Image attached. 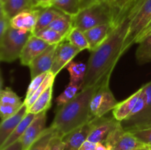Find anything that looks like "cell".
<instances>
[{
	"label": "cell",
	"instance_id": "1",
	"mask_svg": "<svg viewBox=\"0 0 151 150\" xmlns=\"http://www.w3.org/2000/svg\"><path fill=\"white\" fill-rule=\"evenodd\" d=\"M145 1V0H129L119 9L106 39L97 49L91 51L81 89L97 84L109 83L114 69L122 57L131 22Z\"/></svg>",
	"mask_w": 151,
	"mask_h": 150
},
{
	"label": "cell",
	"instance_id": "2",
	"mask_svg": "<svg viewBox=\"0 0 151 150\" xmlns=\"http://www.w3.org/2000/svg\"><path fill=\"white\" fill-rule=\"evenodd\" d=\"M101 85L97 84L83 88L71 101L58 107L50 125L56 133L63 137L94 119L90 111V103L94 94Z\"/></svg>",
	"mask_w": 151,
	"mask_h": 150
},
{
	"label": "cell",
	"instance_id": "3",
	"mask_svg": "<svg viewBox=\"0 0 151 150\" xmlns=\"http://www.w3.org/2000/svg\"><path fill=\"white\" fill-rule=\"evenodd\" d=\"M118 11L114 0L97 3L81 9L72 16V25L85 32L99 25L112 23Z\"/></svg>",
	"mask_w": 151,
	"mask_h": 150
},
{
	"label": "cell",
	"instance_id": "4",
	"mask_svg": "<svg viewBox=\"0 0 151 150\" xmlns=\"http://www.w3.org/2000/svg\"><path fill=\"white\" fill-rule=\"evenodd\" d=\"M32 34L10 26L5 33L0 37L1 61L12 63L20 58L24 46Z\"/></svg>",
	"mask_w": 151,
	"mask_h": 150
},
{
	"label": "cell",
	"instance_id": "5",
	"mask_svg": "<svg viewBox=\"0 0 151 150\" xmlns=\"http://www.w3.org/2000/svg\"><path fill=\"white\" fill-rule=\"evenodd\" d=\"M109 150H150L131 132L124 130L119 122L104 143Z\"/></svg>",
	"mask_w": 151,
	"mask_h": 150
},
{
	"label": "cell",
	"instance_id": "6",
	"mask_svg": "<svg viewBox=\"0 0 151 150\" xmlns=\"http://www.w3.org/2000/svg\"><path fill=\"white\" fill-rule=\"evenodd\" d=\"M145 101L142 110L134 117H128L120 121L126 132H132L151 127V81L145 84Z\"/></svg>",
	"mask_w": 151,
	"mask_h": 150
},
{
	"label": "cell",
	"instance_id": "7",
	"mask_svg": "<svg viewBox=\"0 0 151 150\" xmlns=\"http://www.w3.org/2000/svg\"><path fill=\"white\" fill-rule=\"evenodd\" d=\"M151 21V0H145L143 5L133 19L130 26L128 33L125 38L122 51L123 55L127 50L135 44L140 34L146 29Z\"/></svg>",
	"mask_w": 151,
	"mask_h": 150
},
{
	"label": "cell",
	"instance_id": "8",
	"mask_svg": "<svg viewBox=\"0 0 151 150\" xmlns=\"http://www.w3.org/2000/svg\"><path fill=\"white\" fill-rule=\"evenodd\" d=\"M117 104V100L109 88V83L103 84L91 99L90 103L91 116L93 119L103 117L113 110Z\"/></svg>",
	"mask_w": 151,
	"mask_h": 150
},
{
	"label": "cell",
	"instance_id": "9",
	"mask_svg": "<svg viewBox=\"0 0 151 150\" xmlns=\"http://www.w3.org/2000/svg\"><path fill=\"white\" fill-rule=\"evenodd\" d=\"M94 127L91 134L88 136V140L93 143H103L107 140L108 137L114 130L119 122L114 116L100 118H95L93 119Z\"/></svg>",
	"mask_w": 151,
	"mask_h": 150
},
{
	"label": "cell",
	"instance_id": "10",
	"mask_svg": "<svg viewBox=\"0 0 151 150\" xmlns=\"http://www.w3.org/2000/svg\"><path fill=\"white\" fill-rule=\"evenodd\" d=\"M81 51V50L77 49L66 40L59 44L55 54L54 61L51 69L52 73L55 76H57L58 74L63 68L66 67V66L72 61L74 57Z\"/></svg>",
	"mask_w": 151,
	"mask_h": 150
},
{
	"label": "cell",
	"instance_id": "11",
	"mask_svg": "<svg viewBox=\"0 0 151 150\" xmlns=\"http://www.w3.org/2000/svg\"><path fill=\"white\" fill-rule=\"evenodd\" d=\"M58 45V44L50 45L41 54L31 62L29 65L31 79H33L41 74L51 71Z\"/></svg>",
	"mask_w": 151,
	"mask_h": 150
},
{
	"label": "cell",
	"instance_id": "12",
	"mask_svg": "<svg viewBox=\"0 0 151 150\" xmlns=\"http://www.w3.org/2000/svg\"><path fill=\"white\" fill-rule=\"evenodd\" d=\"M47 111L41 112L36 114L35 119L31 122L24 135L20 138L21 142L23 145L24 150L29 149L34 141L38 139L40 135L47 129L46 128L47 118Z\"/></svg>",
	"mask_w": 151,
	"mask_h": 150
},
{
	"label": "cell",
	"instance_id": "13",
	"mask_svg": "<svg viewBox=\"0 0 151 150\" xmlns=\"http://www.w3.org/2000/svg\"><path fill=\"white\" fill-rule=\"evenodd\" d=\"M42 8L34 7L18 13L10 19V26L14 29L33 33Z\"/></svg>",
	"mask_w": 151,
	"mask_h": 150
},
{
	"label": "cell",
	"instance_id": "14",
	"mask_svg": "<svg viewBox=\"0 0 151 150\" xmlns=\"http://www.w3.org/2000/svg\"><path fill=\"white\" fill-rule=\"evenodd\" d=\"M94 127L93 120L74 129L63 137L64 150H78L83 144L87 141Z\"/></svg>",
	"mask_w": 151,
	"mask_h": 150
},
{
	"label": "cell",
	"instance_id": "15",
	"mask_svg": "<svg viewBox=\"0 0 151 150\" xmlns=\"http://www.w3.org/2000/svg\"><path fill=\"white\" fill-rule=\"evenodd\" d=\"M50 45L45 41L32 34L22 50V54L19 58L21 64L22 66H29L31 62L41 54Z\"/></svg>",
	"mask_w": 151,
	"mask_h": 150
},
{
	"label": "cell",
	"instance_id": "16",
	"mask_svg": "<svg viewBox=\"0 0 151 150\" xmlns=\"http://www.w3.org/2000/svg\"><path fill=\"white\" fill-rule=\"evenodd\" d=\"M27 113L28 108L24 102L23 105L16 114L1 121L0 124V146L5 142Z\"/></svg>",
	"mask_w": 151,
	"mask_h": 150
},
{
	"label": "cell",
	"instance_id": "17",
	"mask_svg": "<svg viewBox=\"0 0 151 150\" xmlns=\"http://www.w3.org/2000/svg\"><path fill=\"white\" fill-rule=\"evenodd\" d=\"M112 27V23L99 25L85 31L86 38L89 45V51L97 49L107 38Z\"/></svg>",
	"mask_w": 151,
	"mask_h": 150
},
{
	"label": "cell",
	"instance_id": "18",
	"mask_svg": "<svg viewBox=\"0 0 151 150\" xmlns=\"http://www.w3.org/2000/svg\"><path fill=\"white\" fill-rule=\"evenodd\" d=\"M142 91V87H141L138 91L134 93L126 99L118 102L117 105L113 110V116L116 120L122 121L131 114L139 98Z\"/></svg>",
	"mask_w": 151,
	"mask_h": 150
},
{
	"label": "cell",
	"instance_id": "19",
	"mask_svg": "<svg viewBox=\"0 0 151 150\" xmlns=\"http://www.w3.org/2000/svg\"><path fill=\"white\" fill-rule=\"evenodd\" d=\"M34 7L32 0H6L2 5H0V8L4 10L10 19L18 13Z\"/></svg>",
	"mask_w": 151,
	"mask_h": 150
},
{
	"label": "cell",
	"instance_id": "20",
	"mask_svg": "<svg viewBox=\"0 0 151 150\" xmlns=\"http://www.w3.org/2000/svg\"><path fill=\"white\" fill-rule=\"evenodd\" d=\"M36 114H34V113H29L28 112L27 114L25 116V117L22 119V121L20 122L19 125L17 126V127L14 129L13 132L11 133V135L8 137L7 140L5 141V142L2 144L1 146H0V150L3 149L5 147L11 145L13 143L16 142L17 141L20 140V138H22V135H24V133L25 132L26 129H27V127L29 126V125L30 124L31 122L33 121V119H35Z\"/></svg>",
	"mask_w": 151,
	"mask_h": 150
},
{
	"label": "cell",
	"instance_id": "21",
	"mask_svg": "<svg viewBox=\"0 0 151 150\" xmlns=\"http://www.w3.org/2000/svg\"><path fill=\"white\" fill-rule=\"evenodd\" d=\"M53 84L50 85L28 108L29 113L38 114L41 112L47 111L52 105V99Z\"/></svg>",
	"mask_w": 151,
	"mask_h": 150
},
{
	"label": "cell",
	"instance_id": "22",
	"mask_svg": "<svg viewBox=\"0 0 151 150\" xmlns=\"http://www.w3.org/2000/svg\"><path fill=\"white\" fill-rule=\"evenodd\" d=\"M61 13V11L55 8L54 7H49L42 9L32 34L35 35L39 31L48 27L52 21Z\"/></svg>",
	"mask_w": 151,
	"mask_h": 150
},
{
	"label": "cell",
	"instance_id": "23",
	"mask_svg": "<svg viewBox=\"0 0 151 150\" xmlns=\"http://www.w3.org/2000/svg\"><path fill=\"white\" fill-rule=\"evenodd\" d=\"M72 27V16L62 13L52 21L47 28L53 29L66 37Z\"/></svg>",
	"mask_w": 151,
	"mask_h": 150
},
{
	"label": "cell",
	"instance_id": "24",
	"mask_svg": "<svg viewBox=\"0 0 151 150\" xmlns=\"http://www.w3.org/2000/svg\"><path fill=\"white\" fill-rule=\"evenodd\" d=\"M136 51V60L139 65L151 62V33L143 38Z\"/></svg>",
	"mask_w": 151,
	"mask_h": 150
},
{
	"label": "cell",
	"instance_id": "25",
	"mask_svg": "<svg viewBox=\"0 0 151 150\" xmlns=\"http://www.w3.org/2000/svg\"><path fill=\"white\" fill-rule=\"evenodd\" d=\"M66 68L70 75V82L83 83L87 71V65L81 62H75L72 60Z\"/></svg>",
	"mask_w": 151,
	"mask_h": 150
},
{
	"label": "cell",
	"instance_id": "26",
	"mask_svg": "<svg viewBox=\"0 0 151 150\" xmlns=\"http://www.w3.org/2000/svg\"><path fill=\"white\" fill-rule=\"evenodd\" d=\"M66 41L81 51L84 49H89V45L87 41L84 32L76 27H72L70 32L66 37Z\"/></svg>",
	"mask_w": 151,
	"mask_h": 150
},
{
	"label": "cell",
	"instance_id": "27",
	"mask_svg": "<svg viewBox=\"0 0 151 150\" xmlns=\"http://www.w3.org/2000/svg\"><path fill=\"white\" fill-rule=\"evenodd\" d=\"M81 0H53L50 7H54L62 13L74 16L80 11Z\"/></svg>",
	"mask_w": 151,
	"mask_h": 150
},
{
	"label": "cell",
	"instance_id": "28",
	"mask_svg": "<svg viewBox=\"0 0 151 150\" xmlns=\"http://www.w3.org/2000/svg\"><path fill=\"white\" fill-rule=\"evenodd\" d=\"M83 84L76 82H69V85L66 86V89L56 98L55 101L58 107L65 104L72 99L79 93L82 88Z\"/></svg>",
	"mask_w": 151,
	"mask_h": 150
},
{
	"label": "cell",
	"instance_id": "29",
	"mask_svg": "<svg viewBox=\"0 0 151 150\" xmlns=\"http://www.w3.org/2000/svg\"><path fill=\"white\" fill-rule=\"evenodd\" d=\"M35 35L45 41L49 45L59 44L66 40V37L62 35L59 32L53 30V29H50V28H46V29H42V30L37 32L36 34H35Z\"/></svg>",
	"mask_w": 151,
	"mask_h": 150
},
{
	"label": "cell",
	"instance_id": "30",
	"mask_svg": "<svg viewBox=\"0 0 151 150\" xmlns=\"http://www.w3.org/2000/svg\"><path fill=\"white\" fill-rule=\"evenodd\" d=\"M55 133L54 128L50 126L44 131L38 139L34 141L28 150H46L49 143Z\"/></svg>",
	"mask_w": 151,
	"mask_h": 150
},
{
	"label": "cell",
	"instance_id": "31",
	"mask_svg": "<svg viewBox=\"0 0 151 150\" xmlns=\"http://www.w3.org/2000/svg\"><path fill=\"white\" fill-rule=\"evenodd\" d=\"M23 104L24 101L11 88H1L0 91V104L22 106Z\"/></svg>",
	"mask_w": 151,
	"mask_h": 150
},
{
	"label": "cell",
	"instance_id": "32",
	"mask_svg": "<svg viewBox=\"0 0 151 150\" xmlns=\"http://www.w3.org/2000/svg\"><path fill=\"white\" fill-rule=\"evenodd\" d=\"M55 78V76L51 71L49 72L48 75H47V77L45 78V79H44V82H42V84L40 85L39 88L35 91V93H34L28 99L24 101V104L27 105V108H29V107H30L31 106H32V104L35 102V100H36L37 99H38V97H39L40 96H41V94H42L50 86V85L54 84Z\"/></svg>",
	"mask_w": 151,
	"mask_h": 150
},
{
	"label": "cell",
	"instance_id": "33",
	"mask_svg": "<svg viewBox=\"0 0 151 150\" xmlns=\"http://www.w3.org/2000/svg\"><path fill=\"white\" fill-rule=\"evenodd\" d=\"M49 72H47V73L41 74L38 75V76H35L33 79H32L31 80L30 84L29 85L27 88V94L26 97H25V99L27 100L32 95V94L35 93V91L38 89L40 87V85L42 84V82H44V80L45 79V78L47 77V76L48 75Z\"/></svg>",
	"mask_w": 151,
	"mask_h": 150
},
{
	"label": "cell",
	"instance_id": "34",
	"mask_svg": "<svg viewBox=\"0 0 151 150\" xmlns=\"http://www.w3.org/2000/svg\"><path fill=\"white\" fill-rule=\"evenodd\" d=\"M46 150H64L63 137L55 133L49 143Z\"/></svg>",
	"mask_w": 151,
	"mask_h": 150
},
{
	"label": "cell",
	"instance_id": "35",
	"mask_svg": "<svg viewBox=\"0 0 151 150\" xmlns=\"http://www.w3.org/2000/svg\"><path fill=\"white\" fill-rule=\"evenodd\" d=\"M131 133L143 144H147V145L151 144V127L148 129L135 131Z\"/></svg>",
	"mask_w": 151,
	"mask_h": 150
},
{
	"label": "cell",
	"instance_id": "36",
	"mask_svg": "<svg viewBox=\"0 0 151 150\" xmlns=\"http://www.w3.org/2000/svg\"><path fill=\"white\" fill-rule=\"evenodd\" d=\"M10 26V19L0 8V37L2 36Z\"/></svg>",
	"mask_w": 151,
	"mask_h": 150
},
{
	"label": "cell",
	"instance_id": "37",
	"mask_svg": "<svg viewBox=\"0 0 151 150\" xmlns=\"http://www.w3.org/2000/svg\"><path fill=\"white\" fill-rule=\"evenodd\" d=\"M106 1H112V0H81L80 1V8L81 10V9L86 8V7H88V6L92 5V4Z\"/></svg>",
	"mask_w": 151,
	"mask_h": 150
},
{
	"label": "cell",
	"instance_id": "38",
	"mask_svg": "<svg viewBox=\"0 0 151 150\" xmlns=\"http://www.w3.org/2000/svg\"><path fill=\"white\" fill-rule=\"evenodd\" d=\"M96 144H97L87 140L81 145V146L80 147L78 150H94L95 149Z\"/></svg>",
	"mask_w": 151,
	"mask_h": 150
},
{
	"label": "cell",
	"instance_id": "39",
	"mask_svg": "<svg viewBox=\"0 0 151 150\" xmlns=\"http://www.w3.org/2000/svg\"><path fill=\"white\" fill-rule=\"evenodd\" d=\"M1 150H24V149L22 143L21 142L20 140H19L16 142L12 144L11 145L5 147L4 149Z\"/></svg>",
	"mask_w": 151,
	"mask_h": 150
},
{
	"label": "cell",
	"instance_id": "40",
	"mask_svg": "<svg viewBox=\"0 0 151 150\" xmlns=\"http://www.w3.org/2000/svg\"><path fill=\"white\" fill-rule=\"evenodd\" d=\"M150 33H151V21L148 24V26L146 27V29H145V30L143 31L141 34H140L139 36L137 38V39L136 40V41H135V44H139V43L140 41L143 39V38H145L146 36H147V35Z\"/></svg>",
	"mask_w": 151,
	"mask_h": 150
},
{
	"label": "cell",
	"instance_id": "41",
	"mask_svg": "<svg viewBox=\"0 0 151 150\" xmlns=\"http://www.w3.org/2000/svg\"><path fill=\"white\" fill-rule=\"evenodd\" d=\"M53 0H40L38 4L35 7H39V8H47V7H50L51 3Z\"/></svg>",
	"mask_w": 151,
	"mask_h": 150
},
{
	"label": "cell",
	"instance_id": "42",
	"mask_svg": "<svg viewBox=\"0 0 151 150\" xmlns=\"http://www.w3.org/2000/svg\"><path fill=\"white\" fill-rule=\"evenodd\" d=\"M128 1H129V0H114V2L115 6L117 7L118 10H119V9L122 8Z\"/></svg>",
	"mask_w": 151,
	"mask_h": 150
},
{
	"label": "cell",
	"instance_id": "43",
	"mask_svg": "<svg viewBox=\"0 0 151 150\" xmlns=\"http://www.w3.org/2000/svg\"><path fill=\"white\" fill-rule=\"evenodd\" d=\"M94 150H109V148L103 143H97Z\"/></svg>",
	"mask_w": 151,
	"mask_h": 150
},
{
	"label": "cell",
	"instance_id": "44",
	"mask_svg": "<svg viewBox=\"0 0 151 150\" xmlns=\"http://www.w3.org/2000/svg\"><path fill=\"white\" fill-rule=\"evenodd\" d=\"M32 1H33L34 5H35V7L37 6V4H38V2L40 1V0H32Z\"/></svg>",
	"mask_w": 151,
	"mask_h": 150
},
{
	"label": "cell",
	"instance_id": "45",
	"mask_svg": "<svg viewBox=\"0 0 151 150\" xmlns=\"http://www.w3.org/2000/svg\"><path fill=\"white\" fill-rule=\"evenodd\" d=\"M6 1V0H0V5H2L4 2Z\"/></svg>",
	"mask_w": 151,
	"mask_h": 150
},
{
	"label": "cell",
	"instance_id": "46",
	"mask_svg": "<svg viewBox=\"0 0 151 150\" xmlns=\"http://www.w3.org/2000/svg\"><path fill=\"white\" fill-rule=\"evenodd\" d=\"M148 146H149V148H150V149L151 150V144H149Z\"/></svg>",
	"mask_w": 151,
	"mask_h": 150
},
{
	"label": "cell",
	"instance_id": "47",
	"mask_svg": "<svg viewBox=\"0 0 151 150\" xmlns=\"http://www.w3.org/2000/svg\"></svg>",
	"mask_w": 151,
	"mask_h": 150
}]
</instances>
